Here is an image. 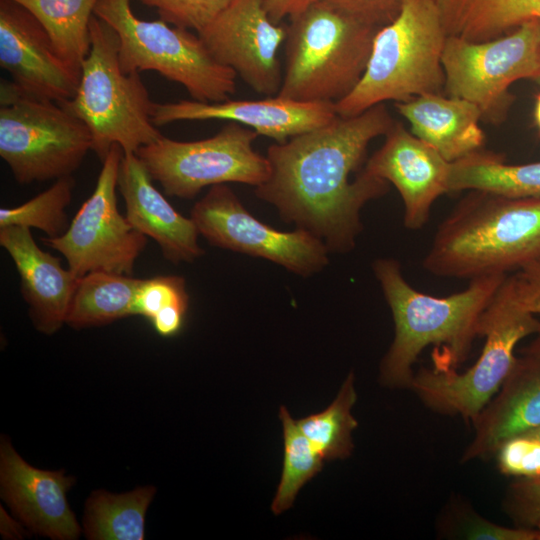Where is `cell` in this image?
<instances>
[{"instance_id": "5b68a950", "label": "cell", "mask_w": 540, "mask_h": 540, "mask_svg": "<svg viewBox=\"0 0 540 540\" xmlns=\"http://www.w3.org/2000/svg\"><path fill=\"white\" fill-rule=\"evenodd\" d=\"M446 38L432 0H403L397 17L377 31L361 79L335 103L337 115L352 117L384 101L442 94Z\"/></svg>"}, {"instance_id": "d590c367", "label": "cell", "mask_w": 540, "mask_h": 540, "mask_svg": "<svg viewBox=\"0 0 540 540\" xmlns=\"http://www.w3.org/2000/svg\"><path fill=\"white\" fill-rule=\"evenodd\" d=\"M362 20L383 27L399 14L403 0H326Z\"/></svg>"}, {"instance_id": "4dcf8cb0", "label": "cell", "mask_w": 540, "mask_h": 540, "mask_svg": "<svg viewBox=\"0 0 540 540\" xmlns=\"http://www.w3.org/2000/svg\"><path fill=\"white\" fill-rule=\"evenodd\" d=\"M75 181L72 176L59 178L45 191L29 201L0 209V228L22 226L37 228L48 238L63 235L70 223L66 208L72 200Z\"/></svg>"}, {"instance_id": "f546056e", "label": "cell", "mask_w": 540, "mask_h": 540, "mask_svg": "<svg viewBox=\"0 0 540 540\" xmlns=\"http://www.w3.org/2000/svg\"><path fill=\"white\" fill-rule=\"evenodd\" d=\"M189 306L185 279L165 275L141 279L134 300V315L153 324L156 332L171 337L181 330Z\"/></svg>"}, {"instance_id": "b9f144b4", "label": "cell", "mask_w": 540, "mask_h": 540, "mask_svg": "<svg viewBox=\"0 0 540 540\" xmlns=\"http://www.w3.org/2000/svg\"><path fill=\"white\" fill-rule=\"evenodd\" d=\"M526 433L530 434V435H532V436H534V437H536L537 439L540 440V426L538 428H535V429H533V430H531L529 432H526Z\"/></svg>"}, {"instance_id": "277c9868", "label": "cell", "mask_w": 540, "mask_h": 540, "mask_svg": "<svg viewBox=\"0 0 540 540\" xmlns=\"http://www.w3.org/2000/svg\"><path fill=\"white\" fill-rule=\"evenodd\" d=\"M379 29L326 0L291 17L278 96L299 102L341 100L361 79Z\"/></svg>"}, {"instance_id": "44dd1931", "label": "cell", "mask_w": 540, "mask_h": 540, "mask_svg": "<svg viewBox=\"0 0 540 540\" xmlns=\"http://www.w3.org/2000/svg\"><path fill=\"white\" fill-rule=\"evenodd\" d=\"M474 436L462 454L469 462L495 454L507 439L540 426V358L522 355L494 397L473 421Z\"/></svg>"}, {"instance_id": "6da1fadb", "label": "cell", "mask_w": 540, "mask_h": 540, "mask_svg": "<svg viewBox=\"0 0 540 540\" xmlns=\"http://www.w3.org/2000/svg\"><path fill=\"white\" fill-rule=\"evenodd\" d=\"M395 121L383 103L268 147V179L255 187L257 197L273 205L287 223L321 239L329 252L347 253L362 231L360 214L388 191V182L364 169L370 142Z\"/></svg>"}, {"instance_id": "5bb4252c", "label": "cell", "mask_w": 540, "mask_h": 540, "mask_svg": "<svg viewBox=\"0 0 540 540\" xmlns=\"http://www.w3.org/2000/svg\"><path fill=\"white\" fill-rule=\"evenodd\" d=\"M198 35L251 89L278 95L283 79L278 53L286 27L270 19L264 0H232Z\"/></svg>"}, {"instance_id": "3957f363", "label": "cell", "mask_w": 540, "mask_h": 540, "mask_svg": "<svg viewBox=\"0 0 540 540\" xmlns=\"http://www.w3.org/2000/svg\"><path fill=\"white\" fill-rule=\"evenodd\" d=\"M540 260V196L471 190L439 225L423 267L433 275H508Z\"/></svg>"}, {"instance_id": "ee69618b", "label": "cell", "mask_w": 540, "mask_h": 540, "mask_svg": "<svg viewBox=\"0 0 540 540\" xmlns=\"http://www.w3.org/2000/svg\"><path fill=\"white\" fill-rule=\"evenodd\" d=\"M534 81L537 82L538 84H540V69H539V73H538L537 76L534 78Z\"/></svg>"}, {"instance_id": "ab89813d", "label": "cell", "mask_w": 540, "mask_h": 540, "mask_svg": "<svg viewBox=\"0 0 540 540\" xmlns=\"http://www.w3.org/2000/svg\"><path fill=\"white\" fill-rule=\"evenodd\" d=\"M522 355L540 358V331L536 334L535 339L522 350Z\"/></svg>"}, {"instance_id": "e575fe53", "label": "cell", "mask_w": 540, "mask_h": 540, "mask_svg": "<svg viewBox=\"0 0 540 540\" xmlns=\"http://www.w3.org/2000/svg\"><path fill=\"white\" fill-rule=\"evenodd\" d=\"M505 506L518 526L535 528L540 520V477L514 481L508 489Z\"/></svg>"}, {"instance_id": "d4e9b609", "label": "cell", "mask_w": 540, "mask_h": 540, "mask_svg": "<svg viewBox=\"0 0 540 540\" xmlns=\"http://www.w3.org/2000/svg\"><path fill=\"white\" fill-rule=\"evenodd\" d=\"M140 281L132 275L102 271L79 277L66 324L74 329H83L134 315V300Z\"/></svg>"}, {"instance_id": "74e56055", "label": "cell", "mask_w": 540, "mask_h": 540, "mask_svg": "<svg viewBox=\"0 0 540 540\" xmlns=\"http://www.w3.org/2000/svg\"><path fill=\"white\" fill-rule=\"evenodd\" d=\"M318 0H264V7L270 19L280 23L284 18H291Z\"/></svg>"}, {"instance_id": "7a4b0ae2", "label": "cell", "mask_w": 540, "mask_h": 540, "mask_svg": "<svg viewBox=\"0 0 540 540\" xmlns=\"http://www.w3.org/2000/svg\"><path fill=\"white\" fill-rule=\"evenodd\" d=\"M372 268L395 325L393 342L380 365V381L391 388H410L412 367L430 345L439 348L433 355L434 368L456 369L466 359L480 318L507 276L476 277L461 292L435 297L413 288L393 258L377 259Z\"/></svg>"}, {"instance_id": "8fae6325", "label": "cell", "mask_w": 540, "mask_h": 540, "mask_svg": "<svg viewBox=\"0 0 540 540\" xmlns=\"http://www.w3.org/2000/svg\"><path fill=\"white\" fill-rule=\"evenodd\" d=\"M442 66L448 97L474 103L482 120L501 123L513 101L509 87L540 69V23L529 21L502 37L474 42L447 36Z\"/></svg>"}, {"instance_id": "7bdbcfd3", "label": "cell", "mask_w": 540, "mask_h": 540, "mask_svg": "<svg viewBox=\"0 0 540 540\" xmlns=\"http://www.w3.org/2000/svg\"><path fill=\"white\" fill-rule=\"evenodd\" d=\"M535 528L538 530V540H540V520L537 522Z\"/></svg>"}, {"instance_id": "836d02e7", "label": "cell", "mask_w": 540, "mask_h": 540, "mask_svg": "<svg viewBox=\"0 0 540 540\" xmlns=\"http://www.w3.org/2000/svg\"><path fill=\"white\" fill-rule=\"evenodd\" d=\"M455 529L457 536L469 540H538L536 528L501 526L475 512H459Z\"/></svg>"}, {"instance_id": "7402d4cb", "label": "cell", "mask_w": 540, "mask_h": 540, "mask_svg": "<svg viewBox=\"0 0 540 540\" xmlns=\"http://www.w3.org/2000/svg\"><path fill=\"white\" fill-rule=\"evenodd\" d=\"M411 132L445 160L454 162L481 151L485 135L479 126L480 109L472 102L442 94H424L396 102Z\"/></svg>"}, {"instance_id": "30bf717a", "label": "cell", "mask_w": 540, "mask_h": 540, "mask_svg": "<svg viewBox=\"0 0 540 540\" xmlns=\"http://www.w3.org/2000/svg\"><path fill=\"white\" fill-rule=\"evenodd\" d=\"M258 133L235 122L215 135L196 141L162 136L139 148L136 155L168 196L194 198L203 188L226 183L254 187L269 177L266 156L253 148Z\"/></svg>"}, {"instance_id": "484cf974", "label": "cell", "mask_w": 540, "mask_h": 540, "mask_svg": "<svg viewBox=\"0 0 540 540\" xmlns=\"http://www.w3.org/2000/svg\"><path fill=\"white\" fill-rule=\"evenodd\" d=\"M45 29L59 57L75 72L90 50V22L98 0H10Z\"/></svg>"}, {"instance_id": "ac0fdd59", "label": "cell", "mask_w": 540, "mask_h": 540, "mask_svg": "<svg viewBox=\"0 0 540 540\" xmlns=\"http://www.w3.org/2000/svg\"><path fill=\"white\" fill-rule=\"evenodd\" d=\"M383 145L367 160L364 170L391 183L404 204V225L421 229L433 203L448 193L450 163L399 122L384 135Z\"/></svg>"}, {"instance_id": "7c38bea8", "label": "cell", "mask_w": 540, "mask_h": 540, "mask_svg": "<svg viewBox=\"0 0 540 540\" xmlns=\"http://www.w3.org/2000/svg\"><path fill=\"white\" fill-rule=\"evenodd\" d=\"M123 156L115 144L102 162L96 186L81 205L67 231L43 243L58 251L68 268L82 277L91 272L132 275L147 237L136 230L117 205L116 189Z\"/></svg>"}, {"instance_id": "e0dca14e", "label": "cell", "mask_w": 540, "mask_h": 540, "mask_svg": "<svg viewBox=\"0 0 540 540\" xmlns=\"http://www.w3.org/2000/svg\"><path fill=\"white\" fill-rule=\"evenodd\" d=\"M75 479L64 471L27 463L6 436L0 441V492L14 515L32 532L54 540H75L81 526L67 492Z\"/></svg>"}, {"instance_id": "cb8c5ba5", "label": "cell", "mask_w": 540, "mask_h": 540, "mask_svg": "<svg viewBox=\"0 0 540 540\" xmlns=\"http://www.w3.org/2000/svg\"><path fill=\"white\" fill-rule=\"evenodd\" d=\"M478 190L512 198L540 196V161L507 164L483 150L450 163L448 192Z\"/></svg>"}, {"instance_id": "60d3db41", "label": "cell", "mask_w": 540, "mask_h": 540, "mask_svg": "<svg viewBox=\"0 0 540 540\" xmlns=\"http://www.w3.org/2000/svg\"><path fill=\"white\" fill-rule=\"evenodd\" d=\"M534 121L540 133V94L535 97Z\"/></svg>"}, {"instance_id": "8d00e7d4", "label": "cell", "mask_w": 540, "mask_h": 540, "mask_svg": "<svg viewBox=\"0 0 540 540\" xmlns=\"http://www.w3.org/2000/svg\"><path fill=\"white\" fill-rule=\"evenodd\" d=\"M516 274L526 306L540 315V260L524 265Z\"/></svg>"}, {"instance_id": "f35d334b", "label": "cell", "mask_w": 540, "mask_h": 540, "mask_svg": "<svg viewBox=\"0 0 540 540\" xmlns=\"http://www.w3.org/2000/svg\"><path fill=\"white\" fill-rule=\"evenodd\" d=\"M18 520L0 506V533L4 539H23L27 535L24 524Z\"/></svg>"}, {"instance_id": "ba28073f", "label": "cell", "mask_w": 540, "mask_h": 540, "mask_svg": "<svg viewBox=\"0 0 540 540\" xmlns=\"http://www.w3.org/2000/svg\"><path fill=\"white\" fill-rule=\"evenodd\" d=\"M94 15L115 31L124 72L155 71L200 102H221L235 93L236 73L212 56L198 34L137 17L131 0H98Z\"/></svg>"}, {"instance_id": "f1b7e54d", "label": "cell", "mask_w": 540, "mask_h": 540, "mask_svg": "<svg viewBox=\"0 0 540 540\" xmlns=\"http://www.w3.org/2000/svg\"><path fill=\"white\" fill-rule=\"evenodd\" d=\"M279 418L283 426L284 458L281 479L271 504L275 515L293 505L301 488L322 470L325 461L286 407H280Z\"/></svg>"}, {"instance_id": "ffe728a7", "label": "cell", "mask_w": 540, "mask_h": 540, "mask_svg": "<svg viewBox=\"0 0 540 540\" xmlns=\"http://www.w3.org/2000/svg\"><path fill=\"white\" fill-rule=\"evenodd\" d=\"M0 245L13 260L29 317L41 333L52 335L64 324L79 277L62 267L59 258L43 251L30 228H0Z\"/></svg>"}, {"instance_id": "1f68e13d", "label": "cell", "mask_w": 540, "mask_h": 540, "mask_svg": "<svg viewBox=\"0 0 540 540\" xmlns=\"http://www.w3.org/2000/svg\"><path fill=\"white\" fill-rule=\"evenodd\" d=\"M155 8L160 19L174 26L195 30L208 26L232 0H136Z\"/></svg>"}, {"instance_id": "9a60e30c", "label": "cell", "mask_w": 540, "mask_h": 540, "mask_svg": "<svg viewBox=\"0 0 540 540\" xmlns=\"http://www.w3.org/2000/svg\"><path fill=\"white\" fill-rule=\"evenodd\" d=\"M0 67L24 93L57 103L74 96L81 76L59 57L41 24L10 0H0Z\"/></svg>"}, {"instance_id": "83f0119b", "label": "cell", "mask_w": 540, "mask_h": 540, "mask_svg": "<svg viewBox=\"0 0 540 540\" xmlns=\"http://www.w3.org/2000/svg\"><path fill=\"white\" fill-rule=\"evenodd\" d=\"M356 400L354 375L351 372L326 409L296 420L301 432L325 461L345 459L351 455L354 447L352 433L358 426L351 413Z\"/></svg>"}, {"instance_id": "52a82bcc", "label": "cell", "mask_w": 540, "mask_h": 540, "mask_svg": "<svg viewBox=\"0 0 540 540\" xmlns=\"http://www.w3.org/2000/svg\"><path fill=\"white\" fill-rule=\"evenodd\" d=\"M154 103L139 73L123 71L115 31L94 15L76 92L59 104L86 124L101 162L115 144L136 153L163 136L152 121Z\"/></svg>"}, {"instance_id": "8992f818", "label": "cell", "mask_w": 540, "mask_h": 540, "mask_svg": "<svg viewBox=\"0 0 540 540\" xmlns=\"http://www.w3.org/2000/svg\"><path fill=\"white\" fill-rule=\"evenodd\" d=\"M539 331L540 321L522 298L517 274L507 275L480 318L478 336L485 343L477 361L462 373L421 368L410 389L430 409L473 423L512 370L516 345Z\"/></svg>"}, {"instance_id": "4fadbf2b", "label": "cell", "mask_w": 540, "mask_h": 540, "mask_svg": "<svg viewBox=\"0 0 540 540\" xmlns=\"http://www.w3.org/2000/svg\"><path fill=\"white\" fill-rule=\"evenodd\" d=\"M190 218L212 245L274 262L303 277L323 270L329 250L314 234L276 230L255 218L225 184L212 186Z\"/></svg>"}, {"instance_id": "4316f807", "label": "cell", "mask_w": 540, "mask_h": 540, "mask_svg": "<svg viewBox=\"0 0 540 540\" xmlns=\"http://www.w3.org/2000/svg\"><path fill=\"white\" fill-rule=\"evenodd\" d=\"M155 493L153 486L121 494L93 491L85 504V536L90 540H143L146 513Z\"/></svg>"}, {"instance_id": "603a6c76", "label": "cell", "mask_w": 540, "mask_h": 540, "mask_svg": "<svg viewBox=\"0 0 540 540\" xmlns=\"http://www.w3.org/2000/svg\"><path fill=\"white\" fill-rule=\"evenodd\" d=\"M447 36L474 42L507 35L521 24L540 23V0H432Z\"/></svg>"}, {"instance_id": "d6a6232c", "label": "cell", "mask_w": 540, "mask_h": 540, "mask_svg": "<svg viewBox=\"0 0 540 540\" xmlns=\"http://www.w3.org/2000/svg\"><path fill=\"white\" fill-rule=\"evenodd\" d=\"M500 472L516 478L540 477V440L523 433L505 440L495 452Z\"/></svg>"}, {"instance_id": "2e32d148", "label": "cell", "mask_w": 540, "mask_h": 540, "mask_svg": "<svg viewBox=\"0 0 540 540\" xmlns=\"http://www.w3.org/2000/svg\"><path fill=\"white\" fill-rule=\"evenodd\" d=\"M337 116L333 102H299L278 95L258 100L200 102L192 99L154 103L152 111V121L157 127L177 121L226 120L248 127L276 143H285Z\"/></svg>"}, {"instance_id": "d6986e66", "label": "cell", "mask_w": 540, "mask_h": 540, "mask_svg": "<svg viewBox=\"0 0 540 540\" xmlns=\"http://www.w3.org/2000/svg\"><path fill=\"white\" fill-rule=\"evenodd\" d=\"M152 181L136 153H123L118 190L125 201L126 218L158 244L169 262H194L205 254L198 243L199 232L194 222L176 211Z\"/></svg>"}, {"instance_id": "9c48e42d", "label": "cell", "mask_w": 540, "mask_h": 540, "mask_svg": "<svg viewBox=\"0 0 540 540\" xmlns=\"http://www.w3.org/2000/svg\"><path fill=\"white\" fill-rule=\"evenodd\" d=\"M90 150L91 134L81 119L1 80L0 156L19 184L72 176Z\"/></svg>"}]
</instances>
